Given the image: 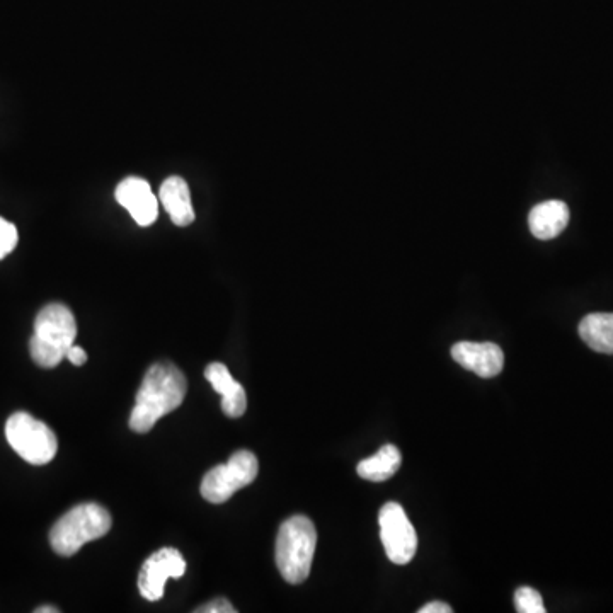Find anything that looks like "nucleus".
Instances as JSON below:
<instances>
[{
    "label": "nucleus",
    "instance_id": "obj_13",
    "mask_svg": "<svg viewBox=\"0 0 613 613\" xmlns=\"http://www.w3.org/2000/svg\"><path fill=\"white\" fill-rule=\"evenodd\" d=\"M162 207L166 208L172 222L178 227H188L195 222V208L191 201V191L188 184L179 176L167 178L159 193Z\"/></svg>",
    "mask_w": 613,
    "mask_h": 613
},
{
    "label": "nucleus",
    "instance_id": "obj_2",
    "mask_svg": "<svg viewBox=\"0 0 613 613\" xmlns=\"http://www.w3.org/2000/svg\"><path fill=\"white\" fill-rule=\"evenodd\" d=\"M75 338L77 324L72 310L64 304H48L36 316L29 353L38 367L55 368L67 358Z\"/></svg>",
    "mask_w": 613,
    "mask_h": 613
},
{
    "label": "nucleus",
    "instance_id": "obj_6",
    "mask_svg": "<svg viewBox=\"0 0 613 613\" xmlns=\"http://www.w3.org/2000/svg\"><path fill=\"white\" fill-rule=\"evenodd\" d=\"M258 472V459L254 453L247 450L235 452L227 464L208 470L207 476L201 481V496L213 505H222L237 491L253 484Z\"/></svg>",
    "mask_w": 613,
    "mask_h": 613
},
{
    "label": "nucleus",
    "instance_id": "obj_10",
    "mask_svg": "<svg viewBox=\"0 0 613 613\" xmlns=\"http://www.w3.org/2000/svg\"><path fill=\"white\" fill-rule=\"evenodd\" d=\"M116 201L127 208L140 227L154 224L159 215V200L152 193L150 184L142 178H127L116 188Z\"/></svg>",
    "mask_w": 613,
    "mask_h": 613
},
{
    "label": "nucleus",
    "instance_id": "obj_5",
    "mask_svg": "<svg viewBox=\"0 0 613 613\" xmlns=\"http://www.w3.org/2000/svg\"><path fill=\"white\" fill-rule=\"evenodd\" d=\"M6 438L12 450L31 465L50 464L57 455V436L52 428L31 414H12L7 419Z\"/></svg>",
    "mask_w": 613,
    "mask_h": 613
},
{
    "label": "nucleus",
    "instance_id": "obj_14",
    "mask_svg": "<svg viewBox=\"0 0 613 613\" xmlns=\"http://www.w3.org/2000/svg\"><path fill=\"white\" fill-rule=\"evenodd\" d=\"M401 464L402 457L399 448L396 445H384L372 457L361 460L356 470H358V476L365 481L384 482L396 476Z\"/></svg>",
    "mask_w": 613,
    "mask_h": 613
},
{
    "label": "nucleus",
    "instance_id": "obj_19",
    "mask_svg": "<svg viewBox=\"0 0 613 613\" xmlns=\"http://www.w3.org/2000/svg\"><path fill=\"white\" fill-rule=\"evenodd\" d=\"M67 360L75 365V367H82L84 363L87 361V353L82 350L81 346H77V344H72L70 346L69 351H67Z\"/></svg>",
    "mask_w": 613,
    "mask_h": 613
},
{
    "label": "nucleus",
    "instance_id": "obj_16",
    "mask_svg": "<svg viewBox=\"0 0 613 613\" xmlns=\"http://www.w3.org/2000/svg\"><path fill=\"white\" fill-rule=\"evenodd\" d=\"M515 608L516 612L520 613H545L544 600L540 596L539 591L522 586L515 593Z\"/></svg>",
    "mask_w": 613,
    "mask_h": 613
},
{
    "label": "nucleus",
    "instance_id": "obj_11",
    "mask_svg": "<svg viewBox=\"0 0 613 613\" xmlns=\"http://www.w3.org/2000/svg\"><path fill=\"white\" fill-rule=\"evenodd\" d=\"M205 377L212 384L215 392L222 396V411L229 418H241L246 413V390L230 375L224 363H210L205 370Z\"/></svg>",
    "mask_w": 613,
    "mask_h": 613
},
{
    "label": "nucleus",
    "instance_id": "obj_9",
    "mask_svg": "<svg viewBox=\"0 0 613 613\" xmlns=\"http://www.w3.org/2000/svg\"><path fill=\"white\" fill-rule=\"evenodd\" d=\"M453 360L482 379H491L505 367V353L494 343L462 341L452 348Z\"/></svg>",
    "mask_w": 613,
    "mask_h": 613
},
{
    "label": "nucleus",
    "instance_id": "obj_17",
    "mask_svg": "<svg viewBox=\"0 0 613 613\" xmlns=\"http://www.w3.org/2000/svg\"><path fill=\"white\" fill-rule=\"evenodd\" d=\"M18 239L16 225L0 217V259L6 258L7 254L14 251V247L18 246Z\"/></svg>",
    "mask_w": 613,
    "mask_h": 613
},
{
    "label": "nucleus",
    "instance_id": "obj_18",
    "mask_svg": "<svg viewBox=\"0 0 613 613\" xmlns=\"http://www.w3.org/2000/svg\"><path fill=\"white\" fill-rule=\"evenodd\" d=\"M232 603L227 598H215L212 602L201 605L200 608H196L195 613H235Z\"/></svg>",
    "mask_w": 613,
    "mask_h": 613
},
{
    "label": "nucleus",
    "instance_id": "obj_1",
    "mask_svg": "<svg viewBox=\"0 0 613 613\" xmlns=\"http://www.w3.org/2000/svg\"><path fill=\"white\" fill-rule=\"evenodd\" d=\"M188 392L184 373L169 361H159L145 373L138 389L130 428L135 433H149L159 419L176 411Z\"/></svg>",
    "mask_w": 613,
    "mask_h": 613
},
{
    "label": "nucleus",
    "instance_id": "obj_7",
    "mask_svg": "<svg viewBox=\"0 0 613 613\" xmlns=\"http://www.w3.org/2000/svg\"><path fill=\"white\" fill-rule=\"evenodd\" d=\"M380 537L390 562L404 566L413 561L418 550V535L399 503L390 501L379 515Z\"/></svg>",
    "mask_w": 613,
    "mask_h": 613
},
{
    "label": "nucleus",
    "instance_id": "obj_15",
    "mask_svg": "<svg viewBox=\"0 0 613 613\" xmlns=\"http://www.w3.org/2000/svg\"><path fill=\"white\" fill-rule=\"evenodd\" d=\"M579 336L591 350L613 355V314H590L579 322Z\"/></svg>",
    "mask_w": 613,
    "mask_h": 613
},
{
    "label": "nucleus",
    "instance_id": "obj_20",
    "mask_svg": "<svg viewBox=\"0 0 613 613\" xmlns=\"http://www.w3.org/2000/svg\"><path fill=\"white\" fill-rule=\"evenodd\" d=\"M453 608L447 603L443 602H431L424 607L419 608V613H452Z\"/></svg>",
    "mask_w": 613,
    "mask_h": 613
},
{
    "label": "nucleus",
    "instance_id": "obj_8",
    "mask_svg": "<svg viewBox=\"0 0 613 613\" xmlns=\"http://www.w3.org/2000/svg\"><path fill=\"white\" fill-rule=\"evenodd\" d=\"M186 573V561L178 549L164 547L144 562L138 574V591L149 602H159L164 596L167 579H178Z\"/></svg>",
    "mask_w": 613,
    "mask_h": 613
},
{
    "label": "nucleus",
    "instance_id": "obj_21",
    "mask_svg": "<svg viewBox=\"0 0 613 613\" xmlns=\"http://www.w3.org/2000/svg\"><path fill=\"white\" fill-rule=\"evenodd\" d=\"M36 613H58L60 610L55 607H50V605H45V607L36 608Z\"/></svg>",
    "mask_w": 613,
    "mask_h": 613
},
{
    "label": "nucleus",
    "instance_id": "obj_12",
    "mask_svg": "<svg viewBox=\"0 0 613 613\" xmlns=\"http://www.w3.org/2000/svg\"><path fill=\"white\" fill-rule=\"evenodd\" d=\"M569 224V208L564 201L549 200L532 208L528 215V225L540 241H549L561 234Z\"/></svg>",
    "mask_w": 613,
    "mask_h": 613
},
{
    "label": "nucleus",
    "instance_id": "obj_4",
    "mask_svg": "<svg viewBox=\"0 0 613 613\" xmlns=\"http://www.w3.org/2000/svg\"><path fill=\"white\" fill-rule=\"evenodd\" d=\"M111 530V515L98 503H84L67 511L50 532V544L58 556H74L92 540Z\"/></svg>",
    "mask_w": 613,
    "mask_h": 613
},
{
    "label": "nucleus",
    "instance_id": "obj_3",
    "mask_svg": "<svg viewBox=\"0 0 613 613\" xmlns=\"http://www.w3.org/2000/svg\"><path fill=\"white\" fill-rule=\"evenodd\" d=\"M317 532L314 523L304 515H295L283 522L276 537V566L290 585H300L309 578L316 554Z\"/></svg>",
    "mask_w": 613,
    "mask_h": 613
}]
</instances>
